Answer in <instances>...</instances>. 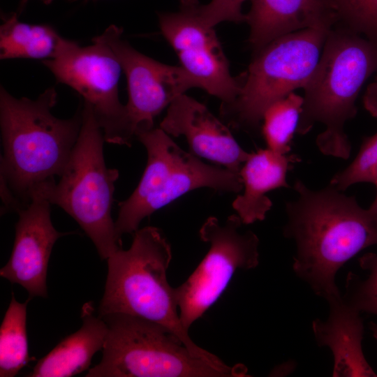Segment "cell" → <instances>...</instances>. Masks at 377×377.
<instances>
[{
  "label": "cell",
  "instance_id": "cell-1",
  "mask_svg": "<svg viewBox=\"0 0 377 377\" xmlns=\"http://www.w3.org/2000/svg\"><path fill=\"white\" fill-rule=\"evenodd\" d=\"M54 87L36 99L16 98L0 88L1 213L17 212L45 193L63 173L78 139L82 106L74 116L59 119Z\"/></svg>",
  "mask_w": 377,
  "mask_h": 377
},
{
  "label": "cell",
  "instance_id": "cell-2",
  "mask_svg": "<svg viewBox=\"0 0 377 377\" xmlns=\"http://www.w3.org/2000/svg\"><path fill=\"white\" fill-rule=\"evenodd\" d=\"M295 200L286 203L285 237L295 245L293 269L325 300L341 293L336 275L362 250L377 245V214L335 186L313 190L297 179Z\"/></svg>",
  "mask_w": 377,
  "mask_h": 377
},
{
  "label": "cell",
  "instance_id": "cell-3",
  "mask_svg": "<svg viewBox=\"0 0 377 377\" xmlns=\"http://www.w3.org/2000/svg\"><path fill=\"white\" fill-rule=\"evenodd\" d=\"M377 71V43L335 26L328 32L318 64L303 88L297 133L306 134L316 123L325 126L316 138L325 155L348 159L351 146L345 123L357 114L355 105L365 82Z\"/></svg>",
  "mask_w": 377,
  "mask_h": 377
},
{
  "label": "cell",
  "instance_id": "cell-4",
  "mask_svg": "<svg viewBox=\"0 0 377 377\" xmlns=\"http://www.w3.org/2000/svg\"><path fill=\"white\" fill-rule=\"evenodd\" d=\"M171 260L170 245L160 229L147 226L136 230L128 249L120 248L108 258L98 316L125 313L149 320L174 333L198 357L220 362L195 344L182 324L175 288L167 279Z\"/></svg>",
  "mask_w": 377,
  "mask_h": 377
},
{
  "label": "cell",
  "instance_id": "cell-5",
  "mask_svg": "<svg viewBox=\"0 0 377 377\" xmlns=\"http://www.w3.org/2000/svg\"><path fill=\"white\" fill-rule=\"evenodd\" d=\"M101 317V316H100ZM108 333L101 362L86 377H239L233 367L195 355L174 333L149 320L125 313L101 317Z\"/></svg>",
  "mask_w": 377,
  "mask_h": 377
},
{
  "label": "cell",
  "instance_id": "cell-6",
  "mask_svg": "<svg viewBox=\"0 0 377 377\" xmlns=\"http://www.w3.org/2000/svg\"><path fill=\"white\" fill-rule=\"evenodd\" d=\"M82 126L70 159L59 181L43 198L64 209L95 245L101 259L121 248L111 215L119 171L107 167L103 131L92 108L82 105Z\"/></svg>",
  "mask_w": 377,
  "mask_h": 377
},
{
  "label": "cell",
  "instance_id": "cell-7",
  "mask_svg": "<svg viewBox=\"0 0 377 377\" xmlns=\"http://www.w3.org/2000/svg\"><path fill=\"white\" fill-rule=\"evenodd\" d=\"M135 136L147 150V162L135 191L119 202L114 225L120 239L124 234L133 235L142 219L191 191L243 189L239 174L202 162L181 149L160 127L138 131Z\"/></svg>",
  "mask_w": 377,
  "mask_h": 377
},
{
  "label": "cell",
  "instance_id": "cell-8",
  "mask_svg": "<svg viewBox=\"0 0 377 377\" xmlns=\"http://www.w3.org/2000/svg\"><path fill=\"white\" fill-rule=\"evenodd\" d=\"M329 31H297L279 37L256 51L244 73L237 98L221 106L226 122L246 131L258 130L269 105L306 84Z\"/></svg>",
  "mask_w": 377,
  "mask_h": 377
},
{
  "label": "cell",
  "instance_id": "cell-9",
  "mask_svg": "<svg viewBox=\"0 0 377 377\" xmlns=\"http://www.w3.org/2000/svg\"><path fill=\"white\" fill-rule=\"evenodd\" d=\"M92 41L80 46L64 38L56 55L42 62L57 82L73 89L90 105L105 142L130 147L135 135L118 91L122 68L108 45Z\"/></svg>",
  "mask_w": 377,
  "mask_h": 377
},
{
  "label": "cell",
  "instance_id": "cell-10",
  "mask_svg": "<svg viewBox=\"0 0 377 377\" xmlns=\"http://www.w3.org/2000/svg\"><path fill=\"white\" fill-rule=\"evenodd\" d=\"M237 214L224 222L210 216L202 225L200 239L208 243L206 256L175 294L184 328L191 326L219 300L235 272L259 264V239L251 230L244 231Z\"/></svg>",
  "mask_w": 377,
  "mask_h": 377
},
{
  "label": "cell",
  "instance_id": "cell-11",
  "mask_svg": "<svg viewBox=\"0 0 377 377\" xmlns=\"http://www.w3.org/2000/svg\"><path fill=\"white\" fill-rule=\"evenodd\" d=\"M198 1L180 0L178 11L159 13L160 29L175 50L180 66L198 88L219 98L221 105H228L239 95L243 75H231L214 27L206 25L197 11Z\"/></svg>",
  "mask_w": 377,
  "mask_h": 377
},
{
  "label": "cell",
  "instance_id": "cell-12",
  "mask_svg": "<svg viewBox=\"0 0 377 377\" xmlns=\"http://www.w3.org/2000/svg\"><path fill=\"white\" fill-rule=\"evenodd\" d=\"M122 33L121 28L110 25L94 38L111 48L126 75L128 101L125 105L135 135L138 131L154 127V119L166 107L198 86L181 66L163 64L140 53L122 38Z\"/></svg>",
  "mask_w": 377,
  "mask_h": 377
},
{
  "label": "cell",
  "instance_id": "cell-13",
  "mask_svg": "<svg viewBox=\"0 0 377 377\" xmlns=\"http://www.w3.org/2000/svg\"><path fill=\"white\" fill-rule=\"evenodd\" d=\"M50 203L40 198L17 212L11 255L0 276L22 286L30 297H47L49 259L56 241L68 232L57 231L50 216Z\"/></svg>",
  "mask_w": 377,
  "mask_h": 377
},
{
  "label": "cell",
  "instance_id": "cell-14",
  "mask_svg": "<svg viewBox=\"0 0 377 377\" xmlns=\"http://www.w3.org/2000/svg\"><path fill=\"white\" fill-rule=\"evenodd\" d=\"M160 128L168 135L184 136L190 152L239 174L250 153L236 141L229 128L202 103L184 94L168 108Z\"/></svg>",
  "mask_w": 377,
  "mask_h": 377
},
{
  "label": "cell",
  "instance_id": "cell-15",
  "mask_svg": "<svg viewBox=\"0 0 377 377\" xmlns=\"http://www.w3.org/2000/svg\"><path fill=\"white\" fill-rule=\"evenodd\" d=\"M249 43L258 51L282 36L306 29H332L337 23L329 0H250Z\"/></svg>",
  "mask_w": 377,
  "mask_h": 377
},
{
  "label": "cell",
  "instance_id": "cell-16",
  "mask_svg": "<svg viewBox=\"0 0 377 377\" xmlns=\"http://www.w3.org/2000/svg\"><path fill=\"white\" fill-rule=\"evenodd\" d=\"M329 304L327 320L315 319L312 330L319 346H327L333 355L332 376H377L362 350L363 323L360 311L348 304L343 296L326 300Z\"/></svg>",
  "mask_w": 377,
  "mask_h": 377
},
{
  "label": "cell",
  "instance_id": "cell-17",
  "mask_svg": "<svg viewBox=\"0 0 377 377\" xmlns=\"http://www.w3.org/2000/svg\"><path fill=\"white\" fill-rule=\"evenodd\" d=\"M300 161L296 155L280 154L268 148L250 153L239 171L244 192L232 202L244 224L265 219L272 206L267 194L279 188H289L287 174Z\"/></svg>",
  "mask_w": 377,
  "mask_h": 377
},
{
  "label": "cell",
  "instance_id": "cell-18",
  "mask_svg": "<svg viewBox=\"0 0 377 377\" xmlns=\"http://www.w3.org/2000/svg\"><path fill=\"white\" fill-rule=\"evenodd\" d=\"M94 312L93 302L85 303L81 311L82 327L39 360L27 376L71 377L88 369L108 333L106 322Z\"/></svg>",
  "mask_w": 377,
  "mask_h": 377
},
{
  "label": "cell",
  "instance_id": "cell-19",
  "mask_svg": "<svg viewBox=\"0 0 377 377\" xmlns=\"http://www.w3.org/2000/svg\"><path fill=\"white\" fill-rule=\"evenodd\" d=\"M0 27V59H52L64 39L49 24L22 22L16 13L4 15Z\"/></svg>",
  "mask_w": 377,
  "mask_h": 377
},
{
  "label": "cell",
  "instance_id": "cell-20",
  "mask_svg": "<svg viewBox=\"0 0 377 377\" xmlns=\"http://www.w3.org/2000/svg\"><path fill=\"white\" fill-rule=\"evenodd\" d=\"M13 294L0 327V376L13 377L33 358L28 350L27 306Z\"/></svg>",
  "mask_w": 377,
  "mask_h": 377
},
{
  "label": "cell",
  "instance_id": "cell-21",
  "mask_svg": "<svg viewBox=\"0 0 377 377\" xmlns=\"http://www.w3.org/2000/svg\"><path fill=\"white\" fill-rule=\"evenodd\" d=\"M302 105L303 96L293 92L266 108L261 130L267 148L280 154L289 153Z\"/></svg>",
  "mask_w": 377,
  "mask_h": 377
},
{
  "label": "cell",
  "instance_id": "cell-22",
  "mask_svg": "<svg viewBox=\"0 0 377 377\" xmlns=\"http://www.w3.org/2000/svg\"><path fill=\"white\" fill-rule=\"evenodd\" d=\"M329 1L336 14L335 26L377 43V0Z\"/></svg>",
  "mask_w": 377,
  "mask_h": 377
},
{
  "label": "cell",
  "instance_id": "cell-23",
  "mask_svg": "<svg viewBox=\"0 0 377 377\" xmlns=\"http://www.w3.org/2000/svg\"><path fill=\"white\" fill-rule=\"evenodd\" d=\"M359 264L367 275L350 272L346 282L345 301L359 311L377 315V254L368 253L359 258Z\"/></svg>",
  "mask_w": 377,
  "mask_h": 377
},
{
  "label": "cell",
  "instance_id": "cell-24",
  "mask_svg": "<svg viewBox=\"0 0 377 377\" xmlns=\"http://www.w3.org/2000/svg\"><path fill=\"white\" fill-rule=\"evenodd\" d=\"M357 183L377 185V132L363 140L352 163L330 181L331 184L342 191Z\"/></svg>",
  "mask_w": 377,
  "mask_h": 377
},
{
  "label": "cell",
  "instance_id": "cell-25",
  "mask_svg": "<svg viewBox=\"0 0 377 377\" xmlns=\"http://www.w3.org/2000/svg\"><path fill=\"white\" fill-rule=\"evenodd\" d=\"M244 1L212 0L205 5L198 1L196 8L202 21L209 27H214L225 21L241 23L246 21V15L242 13Z\"/></svg>",
  "mask_w": 377,
  "mask_h": 377
},
{
  "label": "cell",
  "instance_id": "cell-26",
  "mask_svg": "<svg viewBox=\"0 0 377 377\" xmlns=\"http://www.w3.org/2000/svg\"><path fill=\"white\" fill-rule=\"evenodd\" d=\"M363 104L370 114L377 118V73L366 89L363 96Z\"/></svg>",
  "mask_w": 377,
  "mask_h": 377
},
{
  "label": "cell",
  "instance_id": "cell-27",
  "mask_svg": "<svg viewBox=\"0 0 377 377\" xmlns=\"http://www.w3.org/2000/svg\"><path fill=\"white\" fill-rule=\"evenodd\" d=\"M369 328L372 332L373 337L377 341V324L374 322H370Z\"/></svg>",
  "mask_w": 377,
  "mask_h": 377
},
{
  "label": "cell",
  "instance_id": "cell-28",
  "mask_svg": "<svg viewBox=\"0 0 377 377\" xmlns=\"http://www.w3.org/2000/svg\"><path fill=\"white\" fill-rule=\"evenodd\" d=\"M376 195L371 203V206L369 207V209L373 213L377 214V185L376 186Z\"/></svg>",
  "mask_w": 377,
  "mask_h": 377
},
{
  "label": "cell",
  "instance_id": "cell-29",
  "mask_svg": "<svg viewBox=\"0 0 377 377\" xmlns=\"http://www.w3.org/2000/svg\"><path fill=\"white\" fill-rule=\"evenodd\" d=\"M29 0H21L20 1V6L19 8V10H22L24 7L25 6L26 3L28 2ZM43 3L46 4L50 3L53 0H42Z\"/></svg>",
  "mask_w": 377,
  "mask_h": 377
},
{
  "label": "cell",
  "instance_id": "cell-30",
  "mask_svg": "<svg viewBox=\"0 0 377 377\" xmlns=\"http://www.w3.org/2000/svg\"><path fill=\"white\" fill-rule=\"evenodd\" d=\"M69 1H77V0H69Z\"/></svg>",
  "mask_w": 377,
  "mask_h": 377
}]
</instances>
